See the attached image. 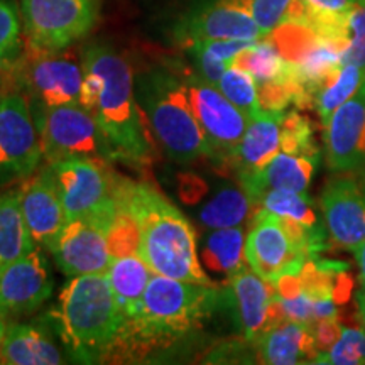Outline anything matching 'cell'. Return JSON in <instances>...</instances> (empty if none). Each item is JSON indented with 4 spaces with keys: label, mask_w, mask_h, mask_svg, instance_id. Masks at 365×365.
<instances>
[{
    "label": "cell",
    "mask_w": 365,
    "mask_h": 365,
    "mask_svg": "<svg viewBox=\"0 0 365 365\" xmlns=\"http://www.w3.org/2000/svg\"><path fill=\"white\" fill-rule=\"evenodd\" d=\"M53 293V276L41 249L0 269V314L19 317L33 313Z\"/></svg>",
    "instance_id": "cell-18"
},
{
    "label": "cell",
    "mask_w": 365,
    "mask_h": 365,
    "mask_svg": "<svg viewBox=\"0 0 365 365\" xmlns=\"http://www.w3.org/2000/svg\"><path fill=\"white\" fill-rule=\"evenodd\" d=\"M312 327L313 336H314V344H317L318 354L319 352H327L330 350L333 344L340 339L341 330V319L340 318H325V319H318L314 322Z\"/></svg>",
    "instance_id": "cell-37"
},
{
    "label": "cell",
    "mask_w": 365,
    "mask_h": 365,
    "mask_svg": "<svg viewBox=\"0 0 365 365\" xmlns=\"http://www.w3.org/2000/svg\"><path fill=\"white\" fill-rule=\"evenodd\" d=\"M357 2L359 0H301L304 7V22L323 38L345 43V17Z\"/></svg>",
    "instance_id": "cell-30"
},
{
    "label": "cell",
    "mask_w": 365,
    "mask_h": 365,
    "mask_svg": "<svg viewBox=\"0 0 365 365\" xmlns=\"http://www.w3.org/2000/svg\"><path fill=\"white\" fill-rule=\"evenodd\" d=\"M134 88L149 129L168 156L178 163L212 159V148L191 108L185 80L156 71L137 80Z\"/></svg>",
    "instance_id": "cell-5"
},
{
    "label": "cell",
    "mask_w": 365,
    "mask_h": 365,
    "mask_svg": "<svg viewBox=\"0 0 365 365\" xmlns=\"http://www.w3.org/2000/svg\"><path fill=\"white\" fill-rule=\"evenodd\" d=\"M21 21L12 0H0V54L19 49Z\"/></svg>",
    "instance_id": "cell-36"
},
{
    "label": "cell",
    "mask_w": 365,
    "mask_h": 365,
    "mask_svg": "<svg viewBox=\"0 0 365 365\" xmlns=\"http://www.w3.org/2000/svg\"><path fill=\"white\" fill-rule=\"evenodd\" d=\"M355 303H357V314L360 319V325L365 330V287H360V291L355 296Z\"/></svg>",
    "instance_id": "cell-39"
},
{
    "label": "cell",
    "mask_w": 365,
    "mask_h": 365,
    "mask_svg": "<svg viewBox=\"0 0 365 365\" xmlns=\"http://www.w3.org/2000/svg\"><path fill=\"white\" fill-rule=\"evenodd\" d=\"M225 298L232 304L237 325L247 341H254L271 328L287 322L272 282L244 269L225 286Z\"/></svg>",
    "instance_id": "cell-16"
},
{
    "label": "cell",
    "mask_w": 365,
    "mask_h": 365,
    "mask_svg": "<svg viewBox=\"0 0 365 365\" xmlns=\"http://www.w3.org/2000/svg\"><path fill=\"white\" fill-rule=\"evenodd\" d=\"M354 255H355V261H357V266H359L360 284H362V287H365V240L359 245L357 249L354 250Z\"/></svg>",
    "instance_id": "cell-38"
},
{
    "label": "cell",
    "mask_w": 365,
    "mask_h": 365,
    "mask_svg": "<svg viewBox=\"0 0 365 365\" xmlns=\"http://www.w3.org/2000/svg\"><path fill=\"white\" fill-rule=\"evenodd\" d=\"M63 51V49H61ZM48 51L27 44L14 68V85L19 86L36 108L75 103L80 100L83 68L71 54Z\"/></svg>",
    "instance_id": "cell-8"
},
{
    "label": "cell",
    "mask_w": 365,
    "mask_h": 365,
    "mask_svg": "<svg viewBox=\"0 0 365 365\" xmlns=\"http://www.w3.org/2000/svg\"><path fill=\"white\" fill-rule=\"evenodd\" d=\"M117 200L139 225L140 257L150 271L175 279L212 284L198 259V235L180 208L149 182L117 178ZM215 286V284H213Z\"/></svg>",
    "instance_id": "cell-3"
},
{
    "label": "cell",
    "mask_w": 365,
    "mask_h": 365,
    "mask_svg": "<svg viewBox=\"0 0 365 365\" xmlns=\"http://www.w3.org/2000/svg\"><path fill=\"white\" fill-rule=\"evenodd\" d=\"M249 223L245 259L249 267L269 282L296 274L309 257L330 249L327 227L308 228L262 208Z\"/></svg>",
    "instance_id": "cell-6"
},
{
    "label": "cell",
    "mask_w": 365,
    "mask_h": 365,
    "mask_svg": "<svg viewBox=\"0 0 365 365\" xmlns=\"http://www.w3.org/2000/svg\"><path fill=\"white\" fill-rule=\"evenodd\" d=\"M267 210L274 215L287 218L308 228H322L319 218L314 210L313 200L307 193L287 190H271L261 196L257 210Z\"/></svg>",
    "instance_id": "cell-29"
},
{
    "label": "cell",
    "mask_w": 365,
    "mask_h": 365,
    "mask_svg": "<svg viewBox=\"0 0 365 365\" xmlns=\"http://www.w3.org/2000/svg\"><path fill=\"white\" fill-rule=\"evenodd\" d=\"M27 44L61 51L93 24L91 0H22Z\"/></svg>",
    "instance_id": "cell-13"
},
{
    "label": "cell",
    "mask_w": 365,
    "mask_h": 365,
    "mask_svg": "<svg viewBox=\"0 0 365 365\" xmlns=\"http://www.w3.org/2000/svg\"><path fill=\"white\" fill-rule=\"evenodd\" d=\"M7 330H9V325L6 323V317H4V314H0V346H2L4 340H6Z\"/></svg>",
    "instance_id": "cell-40"
},
{
    "label": "cell",
    "mask_w": 365,
    "mask_h": 365,
    "mask_svg": "<svg viewBox=\"0 0 365 365\" xmlns=\"http://www.w3.org/2000/svg\"><path fill=\"white\" fill-rule=\"evenodd\" d=\"M178 198L203 230L242 227L257 212L240 182L227 178L213 185L195 173H185L178 178Z\"/></svg>",
    "instance_id": "cell-10"
},
{
    "label": "cell",
    "mask_w": 365,
    "mask_h": 365,
    "mask_svg": "<svg viewBox=\"0 0 365 365\" xmlns=\"http://www.w3.org/2000/svg\"><path fill=\"white\" fill-rule=\"evenodd\" d=\"M284 113V110H262L249 120L245 134L230 163L237 176L261 171L281 153Z\"/></svg>",
    "instance_id": "cell-23"
},
{
    "label": "cell",
    "mask_w": 365,
    "mask_h": 365,
    "mask_svg": "<svg viewBox=\"0 0 365 365\" xmlns=\"http://www.w3.org/2000/svg\"><path fill=\"white\" fill-rule=\"evenodd\" d=\"M43 158L51 164L68 159H103V140L97 122L78 102L33 110Z\"/></svg>",
    "instance_id": "cell-9"
},
{
    "label": "cell",
    "mask_w": 365,
    "mask_h": 365,
    "mask_svg": "<svg viewBox=\"0 0 365 365\" xmlns=\"http://www.w3.org/2000/svg\"><path fill=\"white\" fill-rule=\"evenodd\" d=\"M181 36L186 44L205 39L257 41L264 38L261 27L240 0H217L200 9L185 22Z\"/></svg>",
    "instance_id": "cell-19"
},
{
    "label": "cell",
    "mask_w": 365,
    "mask_h": 365,
    "mask_svg": "<svg viewBox=\"0 0 365 365\" xmlns=\"http://www.w3.org/2000/svg\"><path fill=\"white\" fill-rule=\"evenodd\" d=\"M19 198L31 239L38 247L49 249L68 218L48 171L22 186Z\"/></svg>",
    "instance_id": "cell-20"
},
{
    "label": "cell",
    "mask_w": 365,
    "mask_h": 365,
    "mask_svg": "<svg viewBox=\"0 0 365 365\" xmlns=\"http://www.w3.org/2000/svg\"><path fill=\"white\" fill-rule=\"evenodd\" d=\"M362 2H365V0H362Z\"/></svg>",
    "instance_id": "cell-41"
},
{
    "label": "cell",
    "mask_w": 365,
    "mask_h": 365,
    "mask_svg": "<svg viewBox=\"0 0 365 365\" xmlns=\"http://www.w3.org/2000/svg\"><path fill=\"white\" fill-rule=\"evenodd\" d=\"M36 247L27 230L19 193L0 195V269Z\"/></svg>",
    "instance_id": "cell-27"
},
{
    "label": "cell",
    "mask_w": 365,
    "mask_h": 365,
    "mask_svg": "<svg viewBox=\"0 0 365 365\" xmlns=\"http://www.w3.org/2000/svg\"><path fill=\"white\" fill-rule=\"evenodd\" d=\"M254 21L267 36L282 22H304V7L301 0H240Z\"/></svg>",
    "instance_id": "cell-32"
},
{
    "label": "cell",
    "mask_w": 365,
    "mask_h": 365,
    "mask_svg": "<svg viewBox=\"0 0 365 365\" xmlns=\"http://www.w3.org/2000/svg\"><path fill=\"white\" fill-rule=\"evenodd\" d=\"M49 318L53 330L81 362H103L122 327L107 274L71 277Z\"/></svg>",
    "instance_id": "cell-4"
},
{
    "label": "cell",
    "mask_w": 365,
    "mask_h": 365,
    "mask_svg": "<svg viewBox=\"0 0 365 365\" xmlns=\"http://www.w3.org/2000/svg\"><path fill=\"white\" fill-rule=\"evenodd\" d=\"M66 218L90 217L107 228L118 212L117 178L103 159H68L48 168Z\"/></svg>",
    "instance_id": "cell-7"
},
{
    "label": "cell",
    "mask_w": 365,
    "mask_h": 365,
    "mask_svg": "<svg viewBox=\"0 0 365 365\" xmlns=\"http://www.w3.org/2000/svg\"><path fill=\"white\" fill-rule=\"evenodd\" d=\"M262 364H313L318 355L312 327L299 322H282L254 341Z\"/></svg>",
    "instance_id": "cell-24"
},
{
    "label": "cell",
    "mask_w": 365,
    "mask_h": 365,
    "mask_svg": "<svg viewBox=\"0 0 365 365\" xmlns=\"http://www.w3.org/2000/svg\"><path fill=\"white\" fill-rule=\"evenodd\" d=\"M63 354L48 327L36 323H12L0 346V364L6 365H56Z\"/></svg>",
    "instance_id": "cell-25"
},
{
    "label": "cell",
    "mask_w": 365,
    "mask_h": 365,
    "mask_svg": "<svg viewBox=\"0 0 365 365\" xmlns=\"http://www.w3.org/2000/svg\"><path fill=\"white\" fill-rule=\"evenodd\" d=\"M318 163L319 158L298 156V154H287L281 150L261 171L237 176V180L257 207L261 196L271 190L307 193L317 173Z\"/></svg>",
    "instance_id": "cell-22"
},
{
    "label": "cell",
    "mask_w": 365,
    "mask_h": 365,
    "mask_svg": "<svg viewBox=\"0 0 365 365\" xmlns=\"http://www.w3.org/2000/svg\"><path fill=\"white\" fill-rule=\"evenodd\" d=\"M365 81V66L345 63L335 75L330 76L319 86L313 100V108L317 110L322 124H325L331 113L341 107L346 100L352 98Z\"/></svg>",
    "instance_id": "cell-28"
},
{
    "label": "cell",
    "mask_w": 365,
    "mask_h": 365,
    "mask_svg": "<svg viewBox=\"0 0 365 365\" xmlns=\"http://www.w3.org/2000/svg\"><path fill=\"white\" fill-rule=\"evenodd\" d=\"M49 250L59 271L70 277L107 274L113 261L107 242V228L90 217L66 220Z\"/></svg>",
    "instance_id": "cell-15"
},
{
    "label": "cell",
    "mask_w": 365,
    "mask_h": 365,
    "mask_svg": "<svg viewBox=\"0 0 365 365\" xmlns=\"http://www.w3.org/2000/svg\"><path fill=\"white\" fill-rule=\"evenodd\" d=\"M182 80L196 120L212 148V159L230 168L232 158L247 129V117L217 86L207 83L196 75Z\"/></svg>",
    "instance_id": "cell-12"
},
{
    "label": "cell",
    "mask_w": 365,
    "mask_h": 365,
    "mask_svg": "<svg viewBox=\"0 0 365 365\" xmlns=\"http://www.w3.org/2000/svg\"><path fill=\"white\" fill-rule=\"evenodd\" d=\"M281 150L298 156L319 158V149L313 139L312 122L299 112H286L282 118Z\"/></svg>",
    "instance_id": "cell-33"
},
{
    "label": "cell",
    "mask_w": 365,
    "mask_h": 365,
    "mask_svg": "<svg viewBox=\"0 0 365 365\" xmlns=\"http://www.w3.org/2000/svg\"><path fill=\"white\" fill-rule=\"evenodd\" d=\"M43 149L29 100L19 91L0 93V182L26 180L38 170Z\"/></svg>",
    "instance_id": "cell-11"
},
{
    "label": "cell",
    "mask_w": 365,
    "mask_h": 365,
    "mask_svg": "<svg viewBox=\"0 0 365 365\" xmlns=\"http://www.w3.org/2000/svg\"><path fill=\"white\" fill-rule=\"evenodd\" d=\"M322 213L333 244L354 252L365 240V170L330 178L322 191Z\"/></svg>",
    "instance_id": "cell-14"
},
{
    "label": "cell",
    "mask_w": 365,
    "mask_h": 365,
    "mask_svg": "<svg viewBox=\"0 0 365 365\" xmlns=\"http://www.w3.org/2000/svg\"><path fill=\"white\" fill-rule=\"evenodd\" d=\"M217 88L247 117V120H252L257 113L262 112L261 103H259L257 83L249 71L230 65L217 83Z\"/></svg>",
    "instance_id": "cell-31"
},
{
    "label": "cell",
    "mask_w": 365,
    "mask_h": 365,
    "mask_svg": "<svg viewBox=\"0 0 365 365\" xmlns=\"http://www.w3.org/2000/svg\"><path fill=\"white\" fill-rule=\"evenodd\" d=\"M313 364L362 365L365 364V330L349 327L341 330L340 339L327 352H319Z\"/></svg>",
    "instance_id": "cell-34"
},
{
    "label": "cell",
    "mask_w": 365,
    "mask_h": 365,
    "mask_svg": "<svg viewBox=\"0 0 365 365\" xmlns=\"http://www.w3.org/2000/svg\"><path fill=\"white\" fill-rule=\"evenodd\" d=\"M154 272L139 254L115 257L107 271L113 296H115L122 323L134 318L143 303L144 293Z\"/></svg>",
    "instance_id": "cell-26"
},
{
    "label": "cell",
    "mask_w": 365,
    "mask_h": 365,
    "mask_svg": "<svg viewBox=\"0 0 365 365\" xmlns=\"http://www.w3.org/2000/svg\"><path fill=\"white\" fill-rule=\"evenodd\" d=\"M225 287L154 274L134 318L122 323L105 360L143 359L193 331L222 303Z\"/></svg>",
    "instance_id": "cell-2"
},
{
    "label": "cell",
    "mask_w": 365,
    "mask_h": 365,
    "mask_svg": "<svg viewBox=\"0 0 365 365\" xmlns=\"http://www.w3.org/2000/svg\"><path fill=\"white\" fill-rule=\"evenodd\" d=\"M198 259L212 284L225 287L249 267L245 259V232L242 227L212 228L198 237Z\"/></svg>",
    "instance_id": "cell-21"
},
{
    "label": "cell",
    "mask_w": 365,
    "mask_h": 365,
    "mask_svg": "<svg viewBox=\"0 0 365 365\" xmlns=\"http://www.w3.org/2000/svg\"><path fill=\"white\" fill-rule=\"evenodd\" d=\"M81 68L83 85L78 103L97 122L105 159L148 163L153 154V137L135 100L130 66L107 46H91L83 54Z\"/></svg>",
    "instance_id": "cell-1"
},
{
    "label": "cell",
    "mask_w": 365,
    "mask_h": 365,
    "mask_svg": "<svg viewBox=\"0 0 365 365\" xmlns=\"http://www.w3.org/2000/svg\"><path fill=\"white\" fill-rule=\"evenodd\" d=\"M323 125L325 161L330 171L365 170V81Z\"/></svg>",
    "instance_id": "cell-17"
},
{
    "label": "cell",
    "mask_w": 365,
    "mask_h": 365,
    "mask_svg": "<svg viewBox=\"0 0 365 365\" xmlns=\"http://www.w3.org/2000/svg\"><path fill=\"white\" fill-rule=\"evenodd\" d=\"M344 41L346 43L344 63L365 66V2L359 0L346 14L344 24Z\"/></svg>",
    "instance_id": "cell-35"
}]
</instances>
